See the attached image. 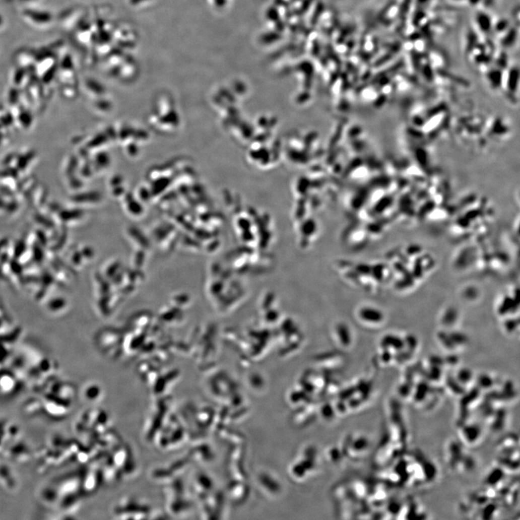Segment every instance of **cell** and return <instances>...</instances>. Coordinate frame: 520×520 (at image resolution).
<instances>
[{
  "label": "cell",
  "instance_id": "3957f363",
  "mask_svg": "<svg viewBox=\"0 0 520 520\" xmlns=\"http://www.w3.org/2000/svg\"><path fill=\"white\" fill-rule=\"evenodd\" d=\"M383 344L387 348H394L396 350H401L405 346V342L399 337L388 335L384 337L383 339Z\"/></svg>",
  "mask_w": 520,
  "mask_h": 520
},
{
  "label": "cell",
  "instance_id": "6da1fadb",
  "mask_svg": "<svg viewBox=\"0 0 520 520\" xmlns=\"http://www.w3.org/2000/svg\"><path fill=\"white\" fill-rule=\"evenodd\" d=\"M358 316L363 322L379 324L384 320L382 311L373 306H365L358 311Z\"/></svg>",
  "mask_w": 520,
  "mask_h": 520
},
{
  "label": "cell",
  "instance_id": "277c9868",
  "mask_svg": "<svg viewBox=\"0 0 520 520\" xmlns=\"http://www.w3.org/2000/svg\"><path fill=\"white\" fill-rule=\"evenodd\" d=\"M5 25V19L3 16L0 14V28H2Z\"/></svg>",
  "mask_w": 520,
  "mask_h": 520
},
{
  "label": "cell",
  "instance_id": "7a4b0ae2",
  "mask_svg": "<svg viewBox=\"0 0 520 520\" xmlns=\"http://www.w3.org/2000/svg\"><path fill=\"white\" fill-rule=\"evenodd\" d=\"M24 16L26 19L37 26H46L49 24L53 19L51 14L46 11L28 10L25 12Z\"/></svg>",
  "mask_w": 520,
  "mask_h": 520
}]
</instances>
